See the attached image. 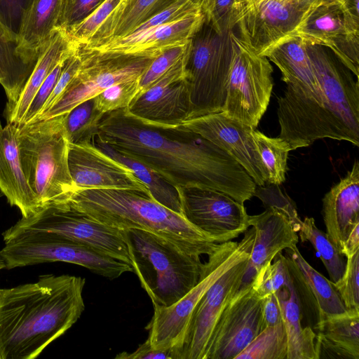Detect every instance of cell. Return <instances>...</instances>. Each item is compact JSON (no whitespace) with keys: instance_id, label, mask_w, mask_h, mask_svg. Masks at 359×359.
I'll return each mask as SVG.
<instances>
[{"instance_id":"14","label":"cell","mask_w":359,"mask_h":359,"mask_svg":"<svg viewBox=\"0 0 359 359\" xmlns=\"http://www.w3.org/2000/svg\"><path fill=\"white\" fill-rule=\"evenodd\" d=\"M176 188L184 219L216 243L232 241L249 229L243 203L228 194L199 187Z\"/></svg>"},{"instance_id":"38","label":"cell","mask_w":359,"mask_h":359,"mask_svg":"<svg viewBox=\"0 0 359 359\" xmlns=\"http://www.w3.org/2000/svg\"><path fill=\"white\" fill-rule=\"evenodd\" d=\"M274 259L273 263L262 266L250 283L252 290L259 299L276 293L281 288L293 283L285 256L281 252Z\"/></svg>"},{"instance_id":"48","label":"cell","mask_w":359,"mask_h":359,"mask_svg":"<svg viewBox=\"0 0 359 359\" xmlns=\"http://www.w3.org/2000/svg\"><path fill=\"white\" fill-rule=\"evenodd\" d=\"M81 65V57L76 46L74 50L66 59L57 84L46 103L41 113L48 109L60 97L69 83L75 76ZM39 114V115H40Z\"/></svg>"},{"instance_id":"40","label":"cell","mask_w":359,"mask_h":359,"mask_svg":"<svg viewBox=\"0 0 359 359\" xmlns=\"http://www.w3.org/2000/svg\"><path fill=\"white\" fill-rule=\"evenodd\" d=\"M139 79L123 81L104 89L95 98V105L101 113L106 114L128 108L139 92Z\"/></svg>"},{"instance_id":"42","label":"cell","mask_w":359,"mask_h":359,"mask_svg":"<svg viewBox=\"0 0 359 359\" xmlns=\"http://www.w3.org/2000/svg\"><path fill=\"white\" fill-rule=\"evenodd\" d=\"M122 0H105L95 11L78 25L66 31L75 46L85 44Z\"/></svg>"},{"instance_id":"2","label":"cell","mask_w":359,"mask_h":359,"mask_svg":"<svg viewBox=\"0 0 359 359\" xmlns=\"http://www.w3.org/2000/svg\"><path fill=\"white\" fill-rule=\"evenodd\" d=\"M282 74L289 94L284 101L290 124L316 137H333L347 132L359 117V90L336 64L326 61L314 69L306 45L296 37L286 38L263 55Z\"/></svg>"},{"instance_id":"7","label":"cell","mask_w":359,"mask_h":359,"mask_svg":"<svg viewBox=\"0 0 359 359\" xmlns=\"http://www.w3.org/2000/svg\"><path fill=\"white\" fill-rule=\"evenodd\" d=\"M255 238L252 227L244 232L239 242L227 241L208 255L196 285L180 300L170 306H154V315L147 326L151 346L156 349L175 348L178 354L186 329L194 307L203 294L224 273L250 255ZM179 358V354H178Z\"/></svg>"},{"instance_id":"21","label":"cell","mask_w":359,"mask_h":359,"mask_svg":"<svg viewBox=\"0 0 359 359\" xmlns=\"http://www.w3.org/2000/svg\"><path fill=\"white\" fill-rule=\"evenodd\" d=\"M248 224L255 230V238L241 285L251 283L258 269L272 262L278 253L296 247L299 242L298 232L289 219L274 208L249 215Z\"/></svg>"},{"instance_id":"1","label":"cell","mask_w":359,"mask_h":359,"mask_svg":"<svg viewBox=\"0 0 359 359\" xmlns=\"http://www.w3.org/2000/svg\"><path fill=\"white\" fill-rule=\"evenodd\" d=\"M96 136L147 165L175 187L215 189L241 203L254 196L257 185L243 167L221 148L189 130L149 123L123 108L103 115Z\"/></svg>"},{"instance_id":"50","label":"cell","mask_w":359,"mask_h":359,"mask_svg":"<svg viewBox=\"0 0 359 359\" xmlns=\"http://www.w3.org/2000/svg\"><path fill=\"white\" fill-rule=\"evenodd\" d=\"M262 312L265 327L282 322L281 309L277 293L262 299Z\"/></svg>"},{"instance_id":"45","label":"cell","mask_w":359,"mask_h":359,"mask_svg":"<svg viewBox=\"0 0 359 359\" xmlns=\"http://www.w3.org/2000/svg\"><path fill=\"white\" fill-rule=\"evenodd\" d=\"M105 0H62L57 28L65 32L78 25Z\"/></svg>"},{"instance_id":"26","label":"cell","mask_w":359,"mask_h":359,"mask_svg":"<svg viewBox=\"0 0 359 359\" xmlns=\"http://www.w3.org/2000/svg\"><path fill=\"white\" fill-rule=\"evenodd\" d=\"M62 0H34L24 20L18 38L20 49L39 59L57 28Z\"/></svg>"},{"instance_id":"51","label":"cell","mask_w":359,"mask_h":359,"mask_svg":"<svg viewBox=\"0 0 359 359\" xmlns=\"http://www.w3.org/2000/svg\"><path fill=\"white\" fill-rule=\"evenodd\" d=\"M359 250V224L356 225L347 236L341 250V254L348 257Z\"/></svg>"},{"instance_id":"52","label":"cell","mask_w":359,"mask_h":359,"mask_svg":"<svg viewBox=\"0 0 359 359\" xmlns=\"http://www.w3.org/2000/svg\"><path fill=\"white\" fill-rule=\"evenodd\" d=\"M186 1H189L191 3H193L194 4H196L198 6H199L201 8L203 13L205 10V8L208 6V1H209V0H186Z\"/></svg>"},{"instance_id":"19","label":"cell","mask_w":359,"mask_h":359,"mask_svg":"<svg viewBox=\"0 0 359 359\" xmlns=\"http://www.w3.org/2000/svg\"><path fill=\"white\" fill-rule=\"evenodd\" d=\"M248 259L240 262L224 273L198 302L178 350L179 359H205L215 325L242 285Z\"/></svg>"},{"instance_id":"35","label":"cell","mask_w":359,"mask_h":359,"mask_svg":"<svg viewBox=\"0 0 359 359\" xmlns=\"http://www.w3.org/2000/svg\"><path fill=\"white\" fill-rule=\"evenodd\" d=\"M298 233L301 241L310 242L319 254L330 280L332 283L338 281L344 274L346 261L344 256L328 239L327 233L316 226L313 217H308L302 222Z\"/></svg>"},{"instance_id":"6","label":"cell","mask_w":359,"mask_h":359,"mask_svg":"<svg viewBox=\"0 0 359 359\" xmlns=\"http://www.w3.org/2000/svg\"><path fill=\"white\" fill-rule=\"evenodd\" d=\"M64 115L18 127L22 167L41 209L67 201L76 191L68 166Z\"/></svg>"},{"instance_id":"30","label":"cell","mask_w":359,"mask_h":359,"mask_svg":"<svg viewBox=\"0 0 359 359\" xmlns=\"http://www.w3.org/2000/svg\"><path fill=\"white\" fill-rule=\"evenodd\" d=\"M205 21L203 13L194 14L160 26L132 44L116 52L132 54H158L172 46L191 39Z\"/></svg>"},{"instance_id":"4","label":"cell","mask_w":359,"mask_h":359,"mask_svg":"<svg viewBox=\"0 0 359 359\" xmlns=\"http://www.w3.org/2000/svg\"><path fill=\"white\" fill-rule=\"evenodd\" d=\"M74 208L118 230L141 229L157 234L187 253L209 255L216 243L184 217L144 192L124 189H76L67 201Z\"/></svg>"},{"instance_id":"13","label":"cell","mask_w":359,"mask_h":359,"mask_svg":"<svg viewBox=\"0 0 359 359\" xmlns=\"http://www.w3.org/2000/svg\"><path fill=\"white\" fill-rule=\"evenodd\" d=\"M290 37L327 47L358 79L359 16L344 0H313Z\"/></svg>"},{"instance_id":"36","label":"cell","mask_w":359,"mask_h":359,"mask_svg":"<svg viewBox=\"0 0 359 359\" xmlns=\"http://www.w3.org/2000/svg\"><path fill=\"white\" fill-rule=\"evenodd\" d=\"M254 138L267 172L266 182L280 185L285 180L288 154L291 151L288 143L279 137H270L255 130Z\"/></svg>"},{"instance_id":"18","label":"cell","mask_w":359,"mask_h":359,"mask_svg":"<svg viewBox=\"0 0 359 359\" xmlns=\"http://www.w3.org/2000/svg\"><path fill=\"white\" fill-rule=\"evenodd\" d=\"M177 127L199 134L226 151L243 167L257 186L266 183L267 172L252 127L222 111L190 118Z\"/></svg>"},{"instance_id":"11","label":"cell","mask_w":359,"mask_h":359,"mask_svg":"<svg viewBox=\"0 0 359 359\" xmlns=\"http://www.w3.org/2000/svg\"><path fill=\"white\" fill-rule=\"evenodd\" d=\"M77 49L81 57L78 72L55 103L33 122L64 115L112 85L140 79L158 54L99 53Z\"/></svg>"},{"instance_id":"24","label":"cell","mask_w":359,"mask_h":359,"mask_svg":"<svg viewBox=\"0 0 359 359\" xmlns=\"http://www.w3.org/2000/svg\"><path fill=\"white\" fill-rule=\"evenodd\" d=\"M176 0H124L109 14L83 45L92 49L130 34L135 27L170 6Z\"/></svg>"},{"instance_id":"44","label":"cell","mask_w":359,"mask_h":359,"mask_svg":"<svg viewBox=\"0 0 359 359\" xmlns=\"http://www.w3.org/2000/svg\"><path fill=\"white\" fill-rule=\"evenodd\" d=\"M254 196L262 201L265 208H272L283 213L289 219L294 229L298 232L302 220L299 217L294 203L289 196L283 194L278 185L269 187L258 186Z\"/></svg>"},{"instance_id":"41","label":"cell","mask_w":359,"mask_h":359,"mask_svg":"<svg viewBox=\"0 0 359 359\" xmlns=\"http://www.w3.org/2000/svg\"><path fill=\"white\" fill-rule=\"evenodd\" d=\"M243 0H209L203 12L205 22L217 33L232 31Z\"/></svg>"},{"instance_id":"16","label":"cell","mask_w":359,"mask_h":359,"mask_svg":"<svg viewBox=\"0 0 359 359\" xmlns=\"http://www.w3.org/2000/svg\"><path fill=\"white\" fill-rule=\"evenodd\" d=\"M264 327L262 299L250 283L241 285L215 325L205 359H235Z\"/></svg>"},{"instance_id":"9","label":"cell","mask_w":359,"mask_h":359,"mask_svg":"<svg viewBox=\"0 0 359 359\" xmlns=\"http://www.w3.org/2000/svg\"><path fill=\"white\" fill-rule=\"evenodd\" d=\"M35 232L53 233L88 245L131 266L124 231L93 219L67 201L46 205L29 217H22L2 236L6 243L20 235Z\"/></svg>"},{"instance_id":"15","label":"cell","mask_w":359,"mask_h":359,"mask_svg":"<svg viewBox=\"0 0 359 359\" xmlns=\"http://www.w3.org/2000/svg\"><path fill=\"white\" fill-rule=\"evenodd\" d=\"M313 0H243L236 18L239 37L257 54L288 38Z\"/></svg>"},{"instance_id":"12","label":"cell","mask_w":359,"mask_h":359,"mask_svg":"<svg viewBox=\"0 0 359 359\" xmlns=\"http://www.w3.org/2000/svg\"><path fill=\"white\" fill-rule=\"evenodd\" d=\"M230 38L231 62L222 111L255 129L270 102L273 68L266 57L255 53L232 31Z\"/></svg>"},{"instance_id":"27","label":"cell","mask_w":359,"mask_h":359,"mask_svg":"<svg viewBox=\"0 0 359 359\" xmlns=\"http://www.w3.org/2000/svg\"><path fill=\"white\" fill-rule=\"evenodd\" d=\"M37 60L26 55L18 39L0 24V83L8 100L6 111L18 100Z\"/></svg>"},{"instance_id":"29","label":"cell","mask_w":359,"mask_h":359,"mask_svg":"<svg viewBox=\"0 0 359 359\" xmlns=\"http://www.w3.org/2000/svg\"><path fill=\"white\" fill-rule=\"evenodd\" d=\"M276 293L287 338V359H318L315 348L316 334L310 326H302L300 302L294 281Z\"/></svg>"},{"instance_id":"53","label":"cell","mask_w":359,"mask_h":359,"mask_svg":"<svg viewBox=\"0 0 359 359\" xmlns=\"http://www.w3.org/2000/svg\"><path fill=\"white\" fill-rule=\"evenodd\" d=\"M5 268H6L5 263H4V260L0 257V271Z\"/></svg>"},{"instance_id":"25","label":"cell","mask_w":359,"mask_h":359,"mask_svg":"<svg viewBox=\"0 0 359 359\" xmlns=\"http://www.w3.org/2000/svg\"><path fill=\"white\" fill-rule=\"evenodd\" d=\"M75 48L66 32L57 29L50 43L39 56L18 100L10 110L6 111L8 123L20 127L41 85L55 66L68 57Z\"/></svg>"},{"instance_id":"49","label":"cell","mask_w":359,"mask_h":359,"mask_svg":"<svg viewBox=\"0 0 359 359\" xmlns=\"http://www.w3.org/2000/svg\"><path fill=\"white\" fill-rule=\"evenodd\" d=\"M115 358L117 359H179L175 348L156 349L154 348L148 339L140 344L138 348L132 353L123 352L118 353Z\"/></svg>"},{"instance_id":"28","label":"cell","mask_w":359,"mask_h":359,"mask_svg":"<svg viewBox=\"0 0 359 359\" xmlns=\"http://www.w3.org/2000/svg\"><path fill=\"white\" fill-rule=\"evenodd\" d=\"M285 252L292 277L299 280L313 297L319 319L346 311L332 282L306 262L297 246L285 249Z\"/></svg>"},{"instance_id":"20","label":"cell","mask_w":359,"mask_h":359,"mask_svg":"<svg viewBox=\"0 0 359 359\" xmlns=\"http://www.w3.org/2000/svg\"><path fill=\"white\" fill-rule=\"evenodd\" d=\"M68 166L76 189H124L149 194L147 187L128 167L93 143H69Z\"/></svg>"},{"instance_id":"3","label":"cell","mask_w":359,"mask_h":359,"mask_svg":"<svg viewBox=\"0 0 359 359\" xmlns=\"http://www.w3.org/2000/svg\"><path fill=\"white\" fill-rule=\"evenodd\" d=\"M85 279L43 275L0 289V359H33L67 331L85 309Z\"/></svg>"},{"instance_id":"22","label":"cell","mask_w":359,"mask_h":359,"mask_svg":"<svg viewBox=\"0 0 359 359\" xmlns=\"http://www.w3.org/2000/svg\"><path fill=\"white\" fill-rule=\"evenodd\" d=\"M326 233L338 251L352 229L359 224V162L325 194L323 211Z\"/></svg>"},{"instance_id":"23","label":"cell","mask_w":359,"mask_h":359,"mask_svg":"<svg viewBox=\"0 0 359 359\" xmlns=\"http://www.w3.org/2000/svg\"><path fill=\"white\" fill-rule=\"evenodd\" d=\"M0 191L11 205L18 207L24 217L41 209L39 203L24 174L20 160L18 127L0 122Z\"/></svg>"},{"instance_id":"5","label":"cell","mask_w":359,"mask_h":359,"mask_svg":"<svg viewBox=\"0 0 359 359\" xmlns=\"http://www.w3.org/2000/svg\"><path fill=\"white\" fill-rule=\"evenodd\" d=\"M124 234L133 272L153 306H170L196 285L203 264L200 256L149 231L128 229Z\"/></svg>"},{"instance_id":"43","label":"cell","mask_w":359,"mask_h":359,"mask_svg":"<svg viewBox=\"0 0 359 359\" xmlns=\"http://www.w3.org/2000/svg\"><path fill=\"white\" fill-rule=\"evenodd\" d=\"M346 259L344 274L332 283L346 309H359V250Z\"/></svg>"},{"instance_id":"34","label":"cell","mask_w":359,"mask_h":359,"mask_svg":"<svg viewBox=\"0 0 359 359\" xmlns=\"http://www.w3.org/2000/svg\"><path fill=\"white\" fill-rule=\"evenodd\" d=\"M103 115L95 107L94 97L83 101L64 114L63 126L69 143H93Z\"/></svg>"},{"instance_id":"33","label":"cell","mask_w":359,"mask_h":359,"mask_svg":"<svg viewBox=\"0 0 359 359\" xmlns=\"http://www.w3.org/2000/svg\"><path fill=\"white\" fill-rule=\"evenodd\" d=\"M201 12L202 10L199 6L189 1L176 0L165 9L141 23L128 36L114 40L95 48L83 50L99 53H114L132 44L145 34L160 26Z\"/></svg>"},{"instance_id":"8","label":"cell","mask_w":359,"mask_h":359,"mask_svg":"<svg viewBox=\"0 0 359 359\" xmlns=\"http://www.w3.org/2000/svg\"><path fill=\"white\" fill-rule=\"evenodd\" d=\"M231 55L230 32L219 34L205 22L191 39L185 65L190 118L222 111Z\"/></svg>"},{"instance_id":"39","label":"cell","mask_w":359,"mask_h":359,"mask_svg":"<svg viewBox=\"0 0 359 359\" xmlns=\"http://www.w3.org/2000/svg\"><path fill=\"white\" fill-rule=\"evenodd\" d=\"M191 43V39L162 50L140 76L138 93L145 90L174 66L184 56Z\"/></svg>"},{"instance_id":"54","label":"cell","mask_w":359,"mask_h":359,"mask_svg":"<svg viewBox=\"0 0 359 359\" xmlns=\"http://www.w3.org/2000/svg\"><path fill=\"white\" fill-rule=\"evenodd\" d=\"M122 1H124V0H122Z\"/></svg>"},{"instance_id":"10","label":"cell","mask_w":359,"mask_h":359,"mask_svg":"<svg viewBox=\"0 0 359 359\" xmlns=\"http://www.w3.org/2000/svg\"><path fill=\"white\" fill-rule=\"evenodd\" d=\"M0 257L6 269L38 264L62 262L77 264L114 280L132 267L88 245L47 232L27 233L5 243Z\"/></svg>"},{"instance_id":"32","label":"cell","mask_w":359,"mask_h":359,"mask_svg":"<svg viewBox=\"0 0 359 359\" xmlns=\"http://www.w3.org/2000/svg\"><path fill=\"white\" fill-rule=\"evenodd\" d=\"M318 334L336 347L359 359V309L325 316L316 324Z\"/></svg>"},{"instance_id":"46","label":"cell","mask_w":359,"mask_h":359,"mask_svg":"<svg viewBox=\"0 0 359 359\" xmlns=\"http://www.w3.org/2000/svg\"><path fill=\"white\" fill-rule=\"evenodd\" d=\"M34 0H0V24L18 39L21 28Z\"/></svg>"},{"instance_id":"47","label":"cell","mask_w":359,"mask_h":359,"mask_svg":"<svg viewBox=\"0 0 359 359\" xmlns=\"http://www.w3.org/2000/svg\"><path fill=\"white\" fill-rule=\"evenodd\" d=\"M66 59L55 66L41 85L32 100L20 127L33 122L41 113L57 84Z\"/></svg>"},{"instance_id":"31","label":"cell","mask_w":359,"mask_h":359,"mask_svg":"<svg viewBox=\"0 0 359 359\" xmlns=\"http://www.w3.org/2000/svg\"><path fill=\"white\" fill-rule=\"evenodd\" d=\"M93 144L107 156L128 167L147 187L150 196L156 201L182 215L181 201L175 187L147 165L132 157L122 154L101 141L96 135L93 139Z\"/></svg>"},{"instance_id":"37","label":"cell","mask_w":359,"mask_h":359,"mask_svg":"<svg viewBox=\"0 0 359 359\" xmlns=\"http://www.w3.org/2000/svg\"><path fill=\"white\" fill-rule=\"evenodd\" d=\"M287 338L283 322L266 326L235 359H287Z\"/></svg>"},{"instance_id":"17","label":"cell","mask_w":359,"mask_h":359,"mask_svg":"<svg viewBox=\"0 0 359 359\" xmlns=\"http://www.w3.org/2000/svg\"><path fill=\"white\" fill-rule=\"evenodd\" d=\"M190 47L167 72L135 96L127 108L130 114L145 122L170 127L179 126L190 118L191 107L185 72Z\"/></svg>"}]
</instances>
